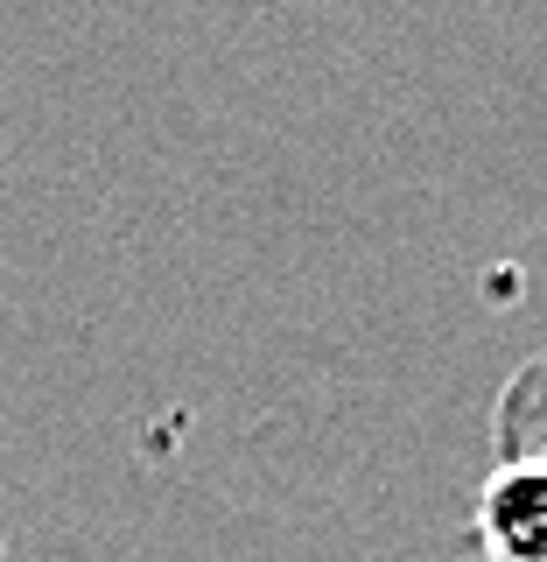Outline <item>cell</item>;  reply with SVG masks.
Returning <instances> with one entry per match:
<instances>
[{"label":"cell","instance_id":"cell-1","mask_svg":"<svg viewBox=\"0 0 547 562\" xmlns=\"http://www.w3.org/2000/svg\"><path fill=\"white\" fill-rule=\"evenodd\" d=\"M485 535L513 562H547V464H513L491 479Z\"/></svg>","mask_w":547,"mask_h":562}]
</instances>
